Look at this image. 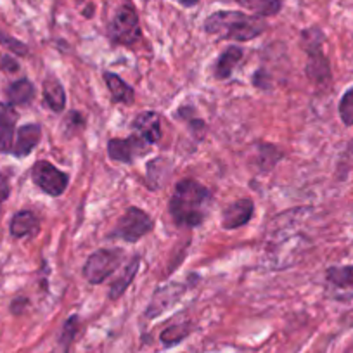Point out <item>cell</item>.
I'll return each instance as SVG.
<instances>
[{
  "instance_id": "obj_5",
  "label": "cell",
  "mask_w": 353,
  "mask_h": 353,
  "mask_svg": "<svg viewBox=\"0 0 353 353\" xmlns=\"http://www.w3.org/2000/svg\"><path fill=\"white\" fill-rule=\"evenodd\" d=\"M110 37L114 43L121 46H132L141 39V25H139V16L134 8L125 4L123 8L118 9L117 16L110 25Z\"/></svg>"
},
{
  "instance_id": "obj_24",
  "label": "cell",
  "mask_w": 353,
  "mask_h": 353,
  "mask_svg": "<svg viewBox=\"0 0 353 353\" xmlns=\"http://www.w3.org/2000/svg\"><path fill=\"white\" fill-rule=\"evenodd\" d=\"M339 117L341 121L346 127H352L353 125V87L348 88L345 94H343L341 101H339Z\"/></svg>"
},
{
  "instance_id": "obj_28",
  "label": "cell",
  "mask_w": 353,
  "mask_h": 353,
  "mask_svg": "<svg viewBox=\"0 0 353 353\" xmlns=\"http://www.w3.org/2000/svg\"><path fill=\"white\" fill-rule=\"evenodd\" d=\"M182 6H185V8H191V6H196L199 2V0H179Z\"/></svg>"
},
{
  "instance_id": "obj_7",
  "label": "cell",
  "mask_w": 353,
  "mask_h": 353,
  "mask_svg": "<svg viewBox=\"0 0 353 353\" xmlns=\"http://www.w3.org/2000/svg\"><path fill=\"white\" fill-rule=\"evenodd\" d=\"M35 184L49 196H61L68 188V175L49 161H37L32 170Z\"/></svg>"
},
{
  "instance_id": "obj_10",
  "label": "cell",
  "mask_w": 353,
  "mask_h": 353,
  "mask_svg": "<svg viewBox=\"0 0 353 353\" xmlns=\"http://www.w3.org/2000/svg\"><path fill=\"white\" fill-rule=\"evenodd\" d=\"M16 121H18V113L14 106L0 103V152H9L12 149Z\"/></svg>"
},
{
  "instance_id": "obj_13",
  "label": "cell",
  "mask_w": 353,
  "mask_h": 353,
  "mask_svg": "<svg viewBox=\"0 0 353 353\" xmlns=\"http://www.w3.org/2000/svg\"><path fill=\"white\" fill-rule=\"evenodd\" d=\"M40 135H42V128L37 123L25 125L18 130L16 134V142L14 148H12V154L23 158V156H28L30 152L35 149V145L40 142Z\"/></svg>"
},
{
  "instance_id": "obj_6",
  "label": "cell",
  "mask_w": 353,
  "mask_h": 353,
  "mask_svg": "<svg viewBox=\"0 0 353 353\" xmlns=\"http://www.w3.org/2000/svg\"><path fill=\"white\" fill-rule=\"evenodd\" d=\"M152 229L151 216L141 208H128L125 215L118 220V225L114 229L113 237H121L127 243H137L139 239L145 236Z\"/></svg>"
},
{
  "instance_id": "obj_20",
  "label": "cell",
  "mask_w": 353,
  "mask_h": 353,
  "mask_svg": "<svg viewBox=\"0 0 353 353\" xmlns=\"http://www.w3.org/2000/svg\"><path fill=\"white\" fill-rule=\"evenodd\" d=\"M237 4L243 8L250 9L254 14L260 18H267V16H274L281 11V0H236Z\"/></svg>"
},
{
  "instance_id": "obj_22",
  "label": "cell",
  "mask_w": 353,
  "mask_h": 353,
  "mask_svg": "<svg viewBox=\"0 0 353 353\" xmlns=\"http://www.w3.org/2000/svg\"><path fill=\"white\" fill-rule=\"evenodd\" d=\"M327 281L338 288H353V265L331 267L327 270Z\"/></svg>"
},
{
  "instance_id": "obj_12",
  "label": "cell",
  "mask_w": 353,
  "mask_h": 353,
  "mask_svg": "<svg viewBox=\"0 0 353 353\" xmlns=\"http://www.w3.org/2000/svg\"><path fill=\"white\" fill-rule=\"evenodd\" d=\"M182 293H184V286H181V284H170V286L158 290L154 298H152L151 305H149L148 310H145V315H148V317H156V315H159L163 310L172 307V305L179 300V296H181Z\"/></svg>"
},
{
  "instance_id": "obj_21",
  "label": "cell",
  "mask_w": 353,
  "mask_h": 353,
  "mask_svg": "<svg viewBox=\"0 0 353 353\" xmlns=\"http://www.w3.org/2000/svg\"><path fill=\"white\" fill-rule=\"evenodd\" d=\"M192 327L189 322H184V324H176V325H170L166 327L165 331L161 332L159 339L165 346H173V345H179L181 341H184L189 334H191Z\"/></svg>"
},
{
  "instance_id": "obj_16",
  "label": "cell",
  "mask_w": 353,
  "mask_h": 353,
  "mask_svg": "<svg viewBox=\"0 0 353 353\" xmlns=\"http://www.w3.org/2000/svg\"><path fill=\"white\" fill-rule=\"evenodd\" d=\"M137 270H139V256H134L127 265H125L123 272L120 274V277L111 284L110 300L113 301L118 300V298L127 291V288L130 286L132 281H134L135 276H137Z\"/></svg>"
},
{
  "instance_id": "obj_26",
  "label": "cell",
  "mask_w": 353,
  "mask_h": 353,
  "mask_svg": "<svg viewBox=\"0 0 353 353\" xmlns=\"http://www.w3.org/2000/svg\"><path fill=\"white\" fill-rule=\"evenodd\" d=\"M9 191H11V188H9L8 176L0 173V206L9 198Z\"/></svg>"
},
{
  "instance_id": "obj_2",
  "label": "cell",
  "mask_w": 353,
  "mask_h": 353,
  "mask_svg": "<svg viewBox=\"0 0 353 353\" xmlns=\"http://www.w3.org/2000/svg\"><path fill=\"white\" fill-rule=\"evenodd\" d=\"M263 30L265 23L260 16H248L237 11L213 12L205 21V32L223 40L248 42L256 39Z\"/></svg>"
},
{
  "instance_id": "obj_8",
  "label": "cell",
  "mask_w": 353,
  "mask_h": 353,
  "mask_svg": "<svg viewBox=\"0 0 353 353\" xmlns=\"http://www.w3.org/2000/svg\"><path fill=\"white\" fill-rule=\"evenodd\" d=\"M149 144L139 135H130L127 139H111L108 142V154L113 161L132 163L148 152Z\"/></svg>"
},
{
  "instance_id": "obj_25",
  "label": "cell",
  "mask_w": 353,
  "mask_h": 353,
  "mask_svg": "<svg viewBox=\"0 0 353 353\" xmlns=\"http://www.w3.org/2000/svg\"><path fill=\"white\" fill-rule=\"evenodd\" d=\"M0 46H4L6 49L11 50V52L14 54H19V56H26V54H28V47H26L25 43L12 39V37L6 35V33L2 32H0Z\"/></svg>"
},
{
  "instance_id": "obj_18",
  "label": "cell",
  "mask_w": 353,
  "mask_h": 353,
  "mask_svg": "<svg viewBox=\"0 0 353 353\" xmlns=\"http://www.w3.org/2000/svg\"><path fill=\"white\" fill-rule=\"evenodd\" d=\"M8 96L12 106H21V104H28L30 101L35 97V87L30 80H18L8 88Z\"/></svg>"
},
{
  "instance_id": "obj_14",
  "label": "cell",
  "mask_w": 353,
  "mask_h": 353,
  "mask_svg": "<svg viewBox=\"0 0 353 353\" xmlns=\"http://www.w3.org/2000/svg\"><path fill=\"white\" fill-rule=\"evenodd\" d=\"M104 80H106L108 88H110L111 97H113L114 103H121V104H132L135 99V92L134 88L127 83V81L121 80L118 74L114 73H104Z\"/></svg>"
},
{
  "instance_id": "obj_19",
  "label": "cell",
  "mask_w": 353,
  "mask_h": 353,
  "mask_svg": "<svg viewBox=\"0 0 353 353\" xmlns=\"http://www.w3.org/2000/svg\"><path fill=\"white\" fill-rule=\"evenodd\" d=\"M243 59V50L239 47H230L227 49L225 52L220 56V59L216 61V68H215V74L216 78L220 80H225V78L230 77L232 70L236 68V64Z\"/></svg>"
},
{
  "instance_id": "obj_31",
  "label": "cell",
  "mask_w": 353,
  "mask_h": 353,
  "mask_svg": "<svg viewBox=\"0 0 353 353\" xmlns=\"http://www.w3.org/2000/svg\"><path fill=\"white\" fill-rule=\"evenodd\" d=\"M352 149H353V142H352Z\"/></svg>"
},
{
  "instance_id": "obj_3",
  "label": "cell",
  "mask_w": 353,
  "mask_h": 353,
  "mask_svg": "<svg viewBox=\"0 0 353 353\" xmlns=\"http://www.w3.org/2000/svg\"><path fill=\"white\" fill-rule=\"evenodd\" d=\"M123 251L120 248H111V250H97L94 251L88 260L85 261L83 276L90 284H101L117 272L121 265Z\"/></svg>"
},
{
  "instance_id": "obj_23",
  "label": "cell",
  "mask_w": 353,
  "mask_h": 353,
  "mask_svg": "<svg viewBox=\"0 0 353 353\" xmlns=\"http://www.w3.org/2000/svg\"><path fill=\"white\" fill-rule=\"evenodd\" d=\"M78 329H80V319H78V315H71V317L64 322L63 332H61V338H59V343L61 346H63L64 353L70 352V346L71 343H73L74 336H77Z\"/></svg>"
},
{
  "instance_id": "obj_11",
  "label": "cell",
  "mask_w": 353,
  "mask_h": 353,
  "mask_svg": "<svg viewBox=\"0 0 353 353\" xmlns=\"http://www.w3.org/2000/svg\"><path fill=\"white\" fill-rule=\"evenodd\" d=\"M134 128L139 137L144 139L148 144H156L161 139V123L159 117L152 111H144L134 120Z\"/></svg>"
},
{
  "instance_id": "obj_9",
  "label": "cell",
  "mask_w": 353,
  "mask_h": 353,
  "mask_svg": "<svg viewBox=\"0 0 353 353\" xmlns=\"http://www.w3.org/2000/svg\"><path fill=\"white\" fill-rule=\"evenodd\" d=\"M254 206L251 199H237V201L230 203L222 215V223L225 229H239L244 223L250 222L253 216Z\"/></svg>"
},
{
  "instance_id": "obj_4",
  "label": "cell",
  "mask_w": 353,
  "mask_h": 353,
  "mask_svg": "<svg viewBox=\"0 0 353 353\" xmlns=\"http://www.w3.org/2000/svg\"><path fill=\"white\" fill-rule=\"evenodd\" d=\"M303 39L307 42L308 50V64H307V74L310 80L314 81H327L331 78V68H329L327 57L322 52V40L324 35L321 30L310 28L303 32Z\"/></svg>"
},
{
  "instance_id": "obj_17",
  "label": "cell",
  "mask_w": 353,
  "mask_h": 353,
  "mask_svg": "<svg viewBox=\"0 0 353 353\" xmlns=\"http://www.w3.org/2000/svg\"><path fill=\"white\" fill-rule=\"evenodd\" d=\"M39 230V220L32 212L16 213L11 222V234L14 237H25Z\"/></svg>"
},
{
  "instance_id": "obj_27",
  "label": "cell",
  "mask_w": 353,
  "mask_h": 353,
  "mask_svg": "<svg viewBox=\"0 0 353 353\" xmlns=\"http://www.w3.org/2000/svg\"><path fill=\"white\" fill-rule=\"evenodd\" d=\"M0 64H2V70L6 71H18V63H16L14 59H11L9 56H4L2 59H0Z\"/></svg>"
},
{
  "instance_id": "obj_30",
  "label": "cell",
  "mask_w": 353,
  "mask_h": 353,
  "mask_svg": "<svg viewBox=\"0 0 353 353\" xmlns=\"http://www.w3.org/2000/svg\"><path fill=\"white\" fill-rule=\"evenodd\" d=\"M80 2H83V0H77V4H80Z\"/></svg>"
},
{
  "instance_id": "obj_1",
  "label": "cell",
  "mask_w": 353,
  "mask_h": 353,
  "mask_svg": "<svg viewBox=\"0 0 353 353\" xmlns=\"http://www.w3.org/2000/svg\"><path fill=\"white\" fill-rule=\"evenodd\" d=\"M208 189L192 179H184L176 184L170 199V213L175 223L182 227H198L205 220V203Z\"/></svg>"
},
{
  "instance_id": "obj_29",
  "label": "cell",
  "mask_w": 353,
  "mask_h": 353,
  "mask_svg": "<svg viewBox=\"0 0 353 353\" xmlns=\"http://www.w3.org/2000/svg\"><path fill=\"white\" fill-rule=\"evenodd\" d=\"M92 9H94V8H92V6H88V8H87V11H85V12H83V14H85V16H87V18H90V16H92Z\"/></svg>"
},
{
  "instance_id": "obj_15",
  "label": "cell",
  "mask_w": 353,
  "mask_h": 353,
  "mask_svg": "<svg viewBox=\"0 0 353 353\" xmlns=\"http://www.w3.org/2000/svg\"><path fill=\"white\" fill-rule=\"evenodd\" d=\"M43 99H46L47 106L57 113L66 108V94L57 78L49 77L43 81Z\"/></svg>"
}]
</instances>
